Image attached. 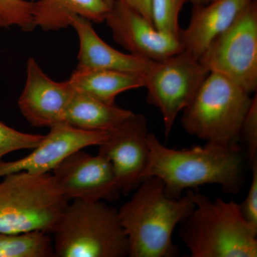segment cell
Segmentation results:
<instances>
[{
	"label": "cell",
	"instance_id": "obj_1",
	"mask_svg": "<svg viewBox=\"0 0 257 257\" xmlns=\"http://www.w3.org/2000/svg\"><path fill=\"white\" fill-rule=\"evenodd\" d=\"M148 164L143 181L157 177L169 197L179 198L184 190L217 184L224 192L236 194L243 183V157L238 144L207 143L204 146L176 150L162 145L149 133Z\"/></svg>",
	"mask_w": 257,
	"mask_h": 257
},
{
	"label": "cell",
	"instance_id": "obj_2",
	"mask_svg": "<svg viewBox=\"0 0 257 257\" xmlns=\"http://www.w3.org/2000/svg\"><path fill=\"white\" fill-rule=\"evenodd\" d=\"M135 190L118 209L127 237L128 256H178L172 234L194 209V192L189 189L179 198L169 197L164 182L157 177L145 179Z\"/></svg>",
	"mask_w": 257,
	"mask_h": 257
},
{
	"label": "cell",
	"instance_id": "obj_3",
	"mask_svg": "<svg viewBox=\"0 0 257 257\" xmlns=\"http://www.w3.org/2000/svg\"><path fill=\"white\" fill-rule=\"evenodd\" d=\"M194 202L179 232L191 256H257V231L245 221L239 204L197 192Z\"/></svg>",
	"mask_w": 257,
	"mask_h": 257
},
{
	"label": "cell",
	"instance_id": "obj_4",
	"mask_svg": "<svg viewBox=\"0 0 257 257\" xmlns=\"http://www.w3.org/2000/svg\"><path fill=\"white\" fill-rule=\"evenodd\" d=\"M53 234L57 257H124L128 254L127 237L118 209L103 201L69 202Z\"/></svg>",
	"mask_w": 257,
	"mask_h": 257
},
{
	"label": "cell",
	"instance_id": "obj_5",
	"mask_svg": "<svg viewBox=\"0 0 257 257\" xmlns=\"http://www.w3.org/2000/svg\"><path fill=\"white\" fill-rule=\"evenodd\" d=\"M0 181V233H53L69 202L50 172H18Z\"/></svg>",
	"mask_w": 257,
	"mask_h": 257
},
{
	"label": "cell",
	"instance_id": "obj_6",
	"mask_svg": "<svg viewBox=\"0 0 257 257\" xmlns=\"http://www.w3.org/2000/svg\"><path fill=\"white\" fill-rule=\"evenodd\" d=\"M251 99L249 93L221 74L209 72L183 111L182 125L207 143L237 144Z\"/></svg>",
	"mask_w": 257,
	"mask_h": 257
},
{
	"label": "cell",
	"instance_id": "obj_7",
	"mask_svg": "<svg viewBox=\"0 0 257 257\" xmlns=\"http://www.w3.org/2000/svg\"><path fill=\"white\" fill-rule=\"evenodd\" d=\"M209 70L244 89L257 87V4L251 0L234 23L216 37L199 59Z\"/></svg>",
	"mask_w": 257,
	"mask_h": 257
},
{
	"label": "cell",
	"instance_id": "obj_8",
	"mask_svg": "<svg viewBox=\"0 0 257 257\" xmlns=\"http://www.w3.org/2000/svg\"><path fill=\"white\" fill-rule=\"evenodd\" d=\"M209 74L200 61L182 51L155 62L144 76L147 101L162 114L167 138L179 113L190 104Z\"/></svg>",
	"mask_w": 257,
	"mask_h": 257
},
{
	"label": "cell",
	"instance_id": "obj_9",
	"mask_svg": "<svg viewBox=\"0 0 257 257\" xmlns=\"http://www.w3.org/2000/svg\"><path fill=\"white\" fill-rule=\"evenodd\" d=\"M52 176L69 201L112 202L121 194L112 165L101 154L82 150L71 154L54 169Z\"/></svg>",
	"mask_w": 257,
	"mask_h": 257
},
{
	"label": "cell",
	"instance_id": "obj_10",
	"mask_svg": "<svg viewBox=\"0 0 257 257\" xmlns=\"http://www.w3.org/2000/svg\"><path fill=\"white\" fill-rule=\"evenodd\" d=\"M148 135L147 118L134 113L99 145V153L111 162L124 195L135 191L143 182L150 155Z\"/></svg>",
	"mask_w": 257,
	"mask_h": 257
},
{
	"label": "cell",
	"instance_id": "obj_11",
	"mask_svg": "<svg viewBox=\"0 0 257 257\" xmlns=\"http://www.w3.org/2000/svg\"><path fill=\"white\" fill-rule=\"evenodd\" d=\"M104 22L115 42L133 55L158 62L183 51L179 35L157 30L120 0L113 1Z\"/></svg>",
	"mask_w": 257,
	"mask_h": 257
},
{
	"label": "cell",
	"instance_id": "obj_12",
	"mask_svg": "<svg viewBox=\"0 0 257 257\" xmlns=\"http://www.w3.org/2000/svg\"><path fill=\"white\" fill-rule=\"evenodd\" d=\"M109 133L91 132L60 123L50 128L40 143L28 156L13 161L0 162V178L10 174L28 172L45 174L52 172L71 154L86 147L99 146L106 141Z\"/></svg>",
	"mask_w": 257,
	"mask_h": 257
},
{
	"label": "cell",
	"instance_id": "obj_13",
	"mask_svg": "<svg viewBox=\"0 0 257 257\" xmlns=\"http://www.w3.org/2000/svg\"><path fill=\"white\" fill-rule=\"evenodd\" d=\"M25 87L18 99L20 112L32 126L52 127L64 123L74 89L69 80L57 82L42 70L36 60L27 62Z\"/></svg>",
	"mask_w": 257,
	"mask_h": 257
},
{
	"label": "cell",
	"instance_id": "obj_14",
	"mask_svg": "<svg viewBox=\"0 0 257 257\" xmlns=\"http://www.w3.org/2000/svg\"><path fill=\"white\" fill-rule=\"evenodd\" d=\"M70 26L79 37L78 64L76 69H103L138 74L143 77L155 61L125 54L106 43L93 28L92 23L79 15L71 19Z\"/></svg>",
	"mask_w": 257,
	"mask_h": 257
},
{
	"label": "cell",
	"instance_id": "obj_15",
	"mask_svg": "<svg viewBox=\"0 0 257 257\" xmlns=\"http://www.w3.org/2000/svg\"><path fill=\"white\" fill-rule=\"evenodd\" d=\"M251 0H214L194 5L189 25L180 30L183 51L199 60L211 42L229 28Z\"/></svg>",
	"mask_w": 257,
	"mask_h": 257
},
{
	"label": "cell",
	"instance_id": "obj_16",
	"mask_svg": "<svg viewBox=\"0 0 257 257\" xmlns=\"http://www.w3.org/2000/svg\"><path fill=\"white\" fill-rule=\"evenodd\" d=\"M109 8L104 0H38L33 2L32 19L35 28L58 31L70 26L74 15L103 23Z\"/></svg>",
	"mask_w": 257,
	"mask_h": 257
},
{
	"label": "cell",
	"instance_id": "obj_17",
	"mask_svg": "<svg viewBox=\"0 0 257 257\" xmlns=\"http://www.w3.org/2000/svg\"><path fill=\"white\" fill-rule=\"evenodd\" d=\"M133 114L115 104H106L74 90L64 122L86 131L111 133Z\"/></svg>",
	"mask_w": 257,
	"mask_h": 257
},
{
	"label": "cell",
	"instance_id": "obj_18",
	"mask_svg": "<svg viewBox=\"0 0 257 257\" xmlns=\"http://www.w3.org/2000/svg\"><path fill=\"white\" fill-rule=\"evenodd\" d=\"M68 80L77 92L109 104L121 93L145 85L142 76L103 69H75Z\"/></svg>",
	"mask_w": 257,
	"mask_h": 257
},
{
	"label": "cell",
	"instance_id": "obj_19",
	"mask_svg": "<svg viewBox=\"0 0 257 257\" xmlns=\"http://www.w3.org/2000/svg\"><path fill=\"white\" fill-rule=\"evenodd\" d=\"M52 256L54 243L46 232L0 233V257Z\"/></svg>",
	"mask_w": 257,
	"mask_h": 257
},
{
	"label": "cell",
	"instance_id": "obj_20",
	"mask_svg": "<svg viewBox=\"0 0 257 257\" xmlns=\"http://www.w3.org/2000/svg\"><path fill=\"white\" fill-rule=\"evenodd\" d=\"M32 9L33 2L28 0H0V28L32 31L35 29Z\"/></svg>",
	"mask_w": 257,
	"mask_h": 257
},
{
	"label": "cell",
	"instance_id": "obj_21",
	"mask_svg": "<svg viewBox=\"0 0 257 257\" xmlns=\"http://www.w3.org/2000/svg\"><path fill=\"white\" fill-rule=\"evenodd\" d=\"M187 0H152V20L157 30L179 35V17Z\"/></svg>",
	"mask_w": 257,
	"mask_h": 257
},
{
	"label": "cell",
	"instance_id": "obj_22",
	"mask_svg": "<svg viewBox=\"0 0 257 257\" xmlns=\"http://www.w3.org/2000/svg\"><path fill=\"white\" fill-rule=\"evenodd\" d=\"M45 135L24 133L0 121V162L5 155L22 150H33Z\"/></svg>",
	"mask_w": 257,
	"mask_h": 257
},
{
	"label": "cell",
	"instance_id": "obj_23",
	"mask_svg": "<svg viewBox=\"0 0 257 257\" xmlns=\"http://www.w3.org/2000/svg\"><path fill=\"white\" fill-rule=\"evenodd\" d=\"M246 140L250 165L257 159V96L252 98L251 106L243 120L241 135Z\"/></svg>",
	"mask_w": 257,
	"mask_h": 257
},
{
	"label": "cell",
	"instance_id": "obj_24",
	"mask_svg": "<svg viewBox=\"0 0 257 257\" xmlns=\"http://www.w3.org/2000/svg\"><path fill=\"white\" fill-rule=\"evenodd\" d=\"M252 178L246 199L240 204L245 221L257 231V159L251 164Z\"/></svg>",
	"mask_w": 257,
	"mask_h": 257
},
{
	"label": "cell",
	"instance_id": "obj_25",
	"mask_svg": "<svg viewBox=\"0 0 257 257\" xmlns=\"http://www.w3.org/2000/svg\"><path fill=\"white\" fill-rule=\"evenodd\" d=\"M120 1L128 8L138 12L140 15L145 17L147 20L153 23L152 0H120Z\"/></svg>",
	"mask_w": 257,
	"mask_h": 257
},
{
	"label": "cell",
	"instance_id": "obj_26",
	"mask_svg": "<svg viewBox=\"0 0 257 257\" xmlns=\"http://www.w3.org/2000/svg\"><path fill=\"white\" fill-rule=\"evenodd\" d=\"M213 1H214V0H187V2H190L194 5H206Z\"/></svg>",
	"mask_w": 257,
	"mask_h": 257
},
{
	"label": "cell",
	"instance_id": "obj_27",
	"mask_svg": "<svg viewBox=\"0 0 257 257\" xmlns=\"http://www.w3.org/2000/svg\"><path fill=\"white\" fill-rule=\"evenodd\" d=\"M104 1H105L106 4L109 5V7H111V5L112 4L113 1H114V0H104Z\"/></svg>",
	"mask_w": 257,
	"mask_h": 257
}]
</instances>
